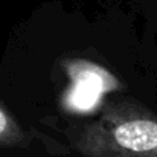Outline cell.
I'll return each instance as SVG.
<instances>
[{
  "label": "cell",
  "mask_w": 157,
  "mask_h": 157,
  "mask_svg": "<svg viewBox=\"0 0 157 157\" xmlns=\"http://www.w3.org/2000/svg\"><path fill=\"white\" fill-rule=\"evenodd\" d=\"M6 127H8V119H6L5 113L0 110V134H3V133H5Z\"/></svg>",
  "instance_id": "7a4b0ae2"
},
{
  "label": "cell",
  "mask_w": 157,
  "mask_h": 157,
  "mask_svg": "<svg viewBox=\"0 0 157 157\" xmlns=\"http://www.w3.org/2000/svg\"><path fill=\"white\" fill-rule=\"evenodd\" d=\"M76 86L70 95V102L76 108L87 110L96 104L99 95L104 90V79L99 70H84L75 76Z\"/></svg>",
  "instance_id": "6da1fadb"
}]
</instances>
